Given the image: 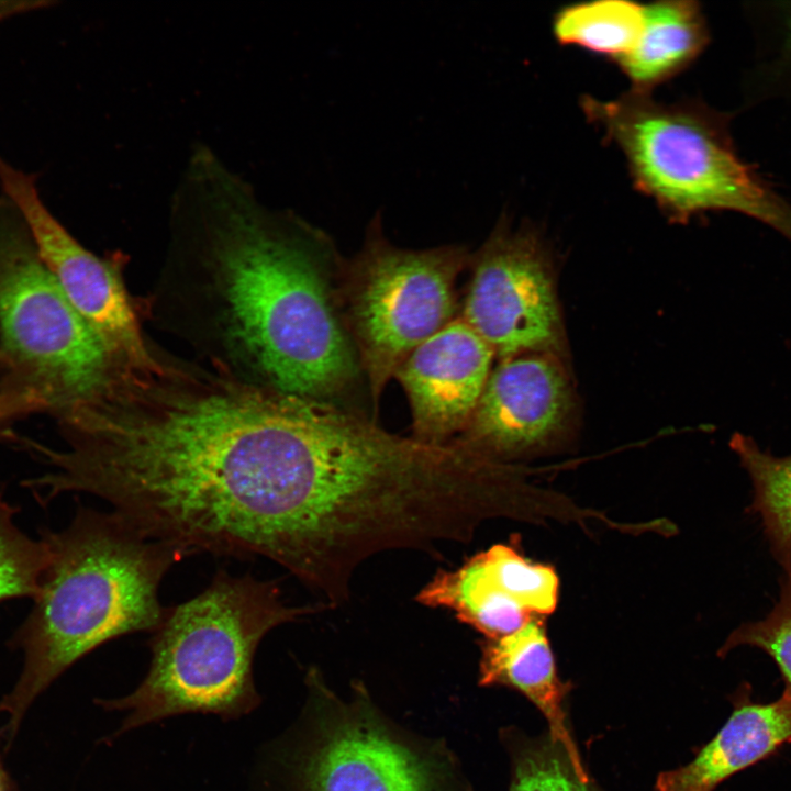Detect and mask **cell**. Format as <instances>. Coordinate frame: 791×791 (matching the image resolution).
Here are the masks:
<instances>
[{
    "label": "cell",
    "instance_id": "cell-6",
    "mask_svg": "<svg viewBox=\"0 0 791 791\" xmlns=\"http://www.w3.org/2000/svg\"><path fill=\"white\" fill-rule=\"evenodd\" d=\"M307 687L300 731L278 753L288 791H470L445 746L398 728L360 683L344 700L311 669Z\"/></svg>",
    "mask_w": 791,
    "mask_h": 791
},
{
    "label": "cell",
    "instance_id": "cell-8",
    "mask_svg": "<svg viewBox=\"0 0 791 791\" xmlns=\"http://www.w3.org/2000/svg\"><path fill=\"white\" fill-rule=\"evenodd\" d=\"M472 267L461 317L501 360L535 352L562 356L565 339L554 271L536 232L502 215Z\"/></svg>",
    "mask_w": 791,
    "mask_h": 791
},
{
    "label": "cell",
    "instance_id": "cell-2",
    "mask_svg": "<svg viewBox=\"0 0 791 791\" xmlns=\"http://www.w3.org/2000/svg\"><path fill=\"white\" fill-rule=\"evenodd\" d=\"M48 552L38 594L11 643L23 653L13 689L0 700L9 742L31 704L73 664L116 637L154 632L167 608L159 586L188 554L146 536L114 511L79 506L60 531L43 528Z\"/></svg>",
    "mask_w": 791,
    "mask_h": 791
},
{
    "label": "cell",
    "instance_id": "cell-22",
    "mask_svg": "<svg viewBox=\"0 0 791 791\" xmlns=\"http://www.w3.org/2000/svg\"><path fill=\"white\" fill-rule=\"evenodd\" d=\"M783 47L791 58V2L781 5Z\"/></svg>",
    "mask_w": 791,
    "mask_h": 791
},
{
    "label": "cell",
    "instance_id": "cell-13",
    "mask_svg": "<svg viewBox=\"0 0 791 791\" xmlns=\"http://www.w3.org/2000/svg\"><path fill=\"white\" fill-rule=\"evenodd\" d=\"M479 682L511 687L534 703L548 723L550 740L564 750L580 779L589 782L567 726L564 698L569 687L558 678L542 620L534 616L508 635L484 638Z\"/></svg>",
    "mask_w": 791,
    "mask_h": 791
},
{
    "label": "cell",
    "instance_id": "cell-7",
    "mask_svg": "<svg viewBox=\"0 0 791 791\" xmlns=\"http://www.w3.org/2000/svg\"><path fill=\"white\" fill-rule=\"evenodd\" d=\"M469 261L460 245L399 247L386 237L381 213L371 218L338 291L375 411L404 359L456 317V283Z\"/></svg>",
    "mask_w": 791,
    "mask_h": 791
},
{
    "label": "cell",
    "instance_id": "cell-15",
    "mask_svg": "<svg viewBox=\"0 0 791 791\" xmlns=\"http://www.w3.org/2000/svg\"><path fill=\"white\" fill-rule=\"evenodd\" d=\"M644 26L636 46L615 63L632 90L650 93L684 70L704 49L709 32L695 1H658L643 5Z\"/></svg>",
    "mask_w": 791,
    "mask_h": 791
},
{
    "label": "cell",
    "instance_id": "cell-21",
    "mask_svg": "<svg viewBox=\"0 0 791 791\" xmlns=\"http://www.w3.org/2000/svg\"><path fill=\"white\" fill-rule=\"evenodd\" d=\"M45 412L43 403L32 393L10 380L1 370L0 375V439H13L11 424L32 412Z\"/></svg>",
    "mask_w": 791,
    "mask_h": 791
},
{
    "label": "cell",
    "instance_id": "cell-12",
    "mask_svg": "<svg viewBox=\"0 0 791 791\" xmlns=\"http://www.w3.org/2000/svg\"><path fill=\"white\" fill-rule=\"evenodd\" d=\"M432 608L449 609L487 638L508 635L556 606L558 578L552 567L527 560L510 544H498L455 570L439 571L426 586Z\"/></svg>",
    "mask_w": 791,
    "mask_h": 791
},
{
    "label": "cell",
    "instance_id": "cell-1",
    "mask_svg": "<svg viewBox=\"0 0 791 791\" xmlns=\"http://www.w3.org/2000/svg\"><path fill=\"white\" fill-rule=\"evenodd\" d=\"M169 229L149 304L163 327L248 383L330 402L354 386L361 368L323 233L267 207L204 146L186 165Z\"/></svg>",
    "mask_w": 791,
    "mask_h": 791
},
{
    "label": "cell",
    "instance_id": "cell-9",
    "mask_svg": "<svg viewBox=\"0 0 791 791\" xmlns=\"http://www.w3.org/2000/svg\"><path fill=\"white\" fill-rule=\"evenodd\" d=\"M0 187L19 210L37 253L66 297L120 366L143 368L155 346L143 331L121 272V261L86 249L42 200L36 176L0 155Z\"/></svg>",
    "mask_w": 791,
    "mask_h": 791
},
{
    "label": "cell",
    "instance_id": "cell-23",
    "mask_svg": "<svg viewBox=\"0 0 791 791\" xmlns=\"http://www.w3.org/2000/svg\"><path fill=\"white\" fill-rule=\"evenodd\" d=\"M0 791H19L15 782L11 779L10 775L4 768V765L0 755Z\"/></svg>",
    "mask_w": 791,
    "mask_h": 791
},
{
    "label": "cell",
    "instance_id": "cell-10",
    "mask_svg": "<svg viewBox=\"0 0 791 791\" xmlns=\"http://www.w3.org/2000/svg\"><path fill=\"white\" fill-rule=\"evenodd\" d=\"M561 357L535 352L501 360L468 424L452 442L505 465L559 447L576 416L573 388Z\"/></svg>",
    "mask_w": 791,
    "mask_h": 791
},
{
    "label": "cell",
    "instance_id": "cell-5",
    "mask_svg": "<svg viewBox=\"0 0 791 791\" xmlns=\"http://www.w3.org/2000/svg\"><path fill=\"white\" fill-rule=\"evenodd\" d=\"M0 369L58 421L120 366L41 259L16 207L0 197Z\"/></svg>",
    "mask_w": 791,
    "mask_h": 791
},
{
    "label": "cell",
    "instance_id": "cell-17",
    "mask_svg": "<svg viewBox=\"0 0 791 791\" xmlns=\"http://www.w3.org/2000/svg\"><path fill=\"white\" fill-rule=\"evenodd\" d=\"M643 5L625 0L582 2L561 8L554 15L555 38L612 60L627 55L639 41Z\"/></svg>",
    "mask_w": 791,
    "mask_h": 791
},
{
    "label": "cell",
    "instance_id": "cell-14",
    "mask_svg": "<svg viewBox=\"0 0 791 791\" xmlns=\"http://www.w3.org/2000/svg\"><path fill=\"white\" fill-rule=\"evenodd\" d=\"M742 694L725 725L691 762L658 776V791H713L791 742V695L782 692L778 700L761 704Z\"/></svg>",
    "mask_w": 791,
    "mask_h": 791
},
{
    "label": "cell",
    "instance_id": "cell-18",
    "mask_svg": "<svg viewBox=\"0 0 791 791\" xmlns=\"http://www.w3.org/2000/svg\"><path fill=\"white\" fill-rule=\"evenodd\" d=\"M18 511L0 490V601L34 599L48 559L44 541L30 537L16 525Z\"/></svg>",
    "mask_w": 791,
    "mask_h": 791
},
{
    "label": "cell",
    "instance_id": "cell-25",
    "mask_svg": "<svg viewBox=\"0 0 791 791\" xmlns=\"http://www.w3.org/2000/svg\"><path fill=\"white\" fill-rule=\"evenodd\" d=\"M1 361H2V357H1V353H0V364H1Z\"/></svg>",
    "mask_w": 791,
    "mask_h": 791
},
{
    "label": "cell",
    "instance_id": "cell-19",
    "mask_svg": "<svg viewBox=\"0 0 791 791\" xmlns=\"http://www.w3.org/2000/svg\"><path fill=\"white\" fill-rule=\"evenodd\" d=\"M779 598L761 620L740 624L720 649L725 655L738 646L756 647L771 657L784 682L783 693L791 695V577L782 575Z\"/></svg>",
    "mask_w": 791,
    "mask_h": 791
},
{
    "label": "cell",
    "instance_id": "cell-16",
    "mask_svg": "<svg viewBox=\"0 0 791 791\" xmlns=\"http://www.w3.org/2000/svg\"><path fill=\"white\" fill-rule=\"evenodd\" d=\"M729 447L751 481L753 502L747 511L759 515L772 557L783 575L791 577V454L773 455L738 432Z\"/></svg>",
    "mask_w": 791,
    "mask_h": 791
},
{
    "label": "cell",
    "instance_id": "cell-24",
    "mask_svg": "<svg viewBox=\"0 0 791 791\" xmlns=\"http://www.w3.org/2000/svg\"><path fill=\"white\" fill-rule=\"evenodd\" d=\"M300 398H299V402L301 401ZM299 406H300V404L298 403V409H299ZM298 413H299V410L297 412V421H298ZM297 421H296V430H297ZM294 438H296V431H294ZM293 450H294V442H293ZM292 467H293V459H292ZM291 487H292V478H291ZM290 548H291V499H290L289 552H288V558H287L288 561L286 562L287 565H285L286 566L285 568H287V566L289 564Z\"/></svg>",
    "mask_w": 791,
    "mask_h": 791
},
{
    "label": "cell",
    "instance_id": "cell-11",
    "mask_svg": "<svg viewBox=\"0 0 791 791\" xmlns=\"http://www.w3.org/2000/svg\"><path fill=\"white\" fill-rule=\"evenodd\" d=\"M494 356L488 343L456 316L404 359L394 378L406 393L415 439L444 445L464 431Z\"/></svg>",
    "mask_w": 791,
    "mask_h": 791
},
{
    "label": "cell",
    "instance_id": "cell-20",
    "mask_svg": "<svg viewBox=\"0 0 791 791\" xmlns=\"http://www.w3.org/2000/svg\"><path fill=\"white\" fill-rule=\"evenodd\" d=\"M510 791H593L552 740L519 747L513 754Z\"/></svg>",
    "mask_w": 791,
    "mask_h": 791
},
{
    "label": "cell",
    "instance_id": "cell-4",
    "mask_svg": "<svg viewBox=\"0 0 791 791\" xmlns=\"http://www.w3.org/2000/svg\"><path fill=\"white\" fill-rule=\"evenodd\" d=\"M580 103L590 123L623 153L634 187L670 220L735 211L791 242V205L737 156L718 115L634 90L606 101L587 96Z\"/></svg>",
    "mask_w": 791,
    "mask_h": 791
},
{
    "label": "cell",
    "instance_id": "cell-3",
    "mask_svg": "<svg viewBox=\"0 0 791 791\" xmlns=\"http://www.w3.org/2000/svg\"><path fill=\"white\" fill-rule=\"evenodd\" d=\"M315 611L288 605L272 580L221 570L201 593L167 608L153 632L152 660L141 684L98 704L127 712L115 736L183 713L238 718L260 702L253 678L260 640L276 626Z\"/></svg>",
    "mask_w": 791,
    "mask_h": 791
}]
</instances>
